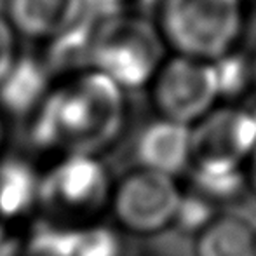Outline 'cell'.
Returning <instances> with one entry per match:
<instances>
[{
	"mask_svg": "<svg viewBox=\"0 0 256 256\" xmlns=\"http://www.w3.org/2000/svg\"><path fill=\"white\" fill-rule=\"evenodd\" d=\"M124 114V91L89 70L46 94L35 115L34 140L70 155H92L117 138Z\"/></svg>",
	"mask_w": 256,
	"mask_h": 256,
	"instance_id": "obj_1",
	"label": "cell"
},
{
	"mask_svg": "<svg viewBox=\"0 0 256 256\" xmlns=\"http://www.w3.org/2000/svg\"><path fill=\"white\" fill-rule=\"evenodd\" d=\"M166 42L158 28L138 14L100 18L89 42L91 70L126 91L152 82L164 63Z\"/></svg>",
	"mask_w": 256,
	"mask_h": 256,
	"instance_id": "obj_2",
	"label": "cell"
},
{
	"mask_svg": "<svg viewBox=\"0 0 256 256\" xmlns=\"http://www.w3.org/2000/svg\"><path fill=\"white\" fill-rule=\"evenodd\" d=\"M242 0H162L158 32L180 56L214 61L236 49Z\"/></svg>",
	"mask_w": 256,
	"mask_h": 256,
	"instance_id": "obj_3",
	"label": "cell"
},
{
	"mask_svg": "<svg viewBox=\"0 0 256 256\" xmlns=\"http://www.w3.org/2000/svg\"><path fill=\"white\" fill-rule=\"evenodd\" d=\"M152 96L160 118L192 128L220 100L212 63L180 54L164 60L152 78Z\"/></svg>",
	"mask_w": 256,
	"mask_h": 256,
	"instance_id": "obj_4",
	"label": "cell"
},
{
	"mask_svg": "<svg viewBox=\"0 0 256 256\" xmlns=\"http://www.w3.org/2000/svg\"><path fill=\"white\" fill-rule=\"evenodd\" d=\"M182 194L176 178L140 168L120 180L112 196V208L126 230L155 236L172 226Z\"/></svg>",
	"mask_w": 256,
	"mask_h": 256,
	"instance_id": "obj_5",
	"label": "cell"
},
{
	"mask_svg": "<svg viewBox=\"0 0 256 256\" xmlns=\"http://www.w3.org/2000/svg\"><path fill=\"white\" fill-rule=\"evenodd\" d=\"M254 145V114L240 106H214L190 128V168H244Z\"/></svg>",
	"mask_w": 256,
	"mask_h": 256,
	"instance_id": "obj_6",
	"label": "cell"
},
{
	"mask_svg": "<svg viewBox=\"0 0 256 256\" xmlns=\"http://www.w3.org/2000/svg\"><path fill=\"white\" fill-rule=\"evenodd\" d=\"M108 196L106 171L92 155H70L38 183L42 202L66 214H92L103 208Z\"/></svg>",
	"mask_w": 256,
	"mask_h": 256,
	"instance_id": "obj_7",
	"label": "cell"
},
{
	"mask_svg": "<svg viewBox=\"0 0 256 256\" xmlns=\"http://www.w3.org/2000/svg\"><path fill=\"white\" fill-rule=\"evenodd\" d=\"M88 12L86 0H9V23L32 38H58Z\"/></svg>",
	"mask_w": 256,
	"mask_h": 256,
	"instance_id": "obj_8",
	"label": "cell"
},
{
	"mask_svg": "<svg viewBox=\"0 0 256 256\" xmlns=\"http://www.w3.org/2000/svg\"><path fill=\"white\" fill-rule=\"evenodd\" d=\"M136 157L142 169L176 178L190 168V128L158 118L140 134Z\"/></svg>",
	"mask_w": 256,
	"mask_h": 256,
	"instance_id": "obj_9",
	"label": "cell"
},
{
	"mask_svg": "<svg viewBox=\"0 0 256 256\" xmlns=\"http://www.w3.org/2000/svg\"><path fill=\"white\" fill-rule=\"evenodd\" d=\"M194 256H256V230L240 216L218 212L194 237Z\"/></svg>",
	"mask_w": 256,
	"mask_h": 256,
	"instance_id": "obj_10",
	"label": "cell"
},
{
	"mask_svg": "<svg viewBox=\"0 0 256 256\" xmlns=\"http://www.w3.org/2000/svg\"><path fill=\"white\" fill-rule=\"evenodd\" d=\"M38 197V182L24 162L0 164V214L16 216L26 211Z\"/></svg>",
	"mask_w": 256,
	"mask_h": 256,
	"instance_id": "obj_11",
	"label": "cell"
},
{
	"mask_svg": "<svg viewBox=\"0 0 256 256\" xmlns=\"http://www.w3.org/2000/svg\"><path fill=\"white\" fill-rule=\"evenodd\" d=\"M211 63L216 74L220 98L236 100L256 88L251 54L232 49Z\"/></svg>",
	"mask_w": 256,
	"mask_h": 256,
	"instance_id": "obj_12",
	"label": "cell"
},
{
	"mask_svg": "<svg viewBox=\"0 0 256 256\" xmlns=\"http://www.w3.org/2000/svg\"><path fill=\"white\" fill-rule=\"evenodd\" d=\"M194 192L211 204L234 200L248 188L244 168L192 169Z\"/></svg>",
	"mask_w": 256,
	"mask_h": 256,
	"instance_id": "obj_13",
	"label": "cell"
},
{
	"mask_svg": "<svg viewBox=\"0 0 256 256\" xmlns=\"http://www.w3.org/2000/svg\"><path fill=\"white\" fill-rule=\"evenodd\" d=\"M216 214H218V209L214 204L206 200L204 197L197 196L196 192H183L178 209H176L172 226L182 230L183 234H190L196 237Z\"/></svg>",
	"mask_w": 256,
	"mask_h": 256,
	"instance_id": "obj_14",
	"label": "cell"
},
{
	"mask_svg": "<svg viewBox=\"0 0 256 256\" xmlns=\"http://www.w3.org/2000/svg\"><path fill=\"white\" fill-rule=\"evenodd\" d=\"M78 232H66L46 226L35 232L28 244L26 256H74Z\"/></svg>",
	"mask_w": 256,
	"mask_h": 256,
	"instance_id": "obj_15",
	"label": "cell"
},
{
	"mask_svg": "<svg viewBox=\"0 0 256 256\" xmlns=\"http://www.w3.org/2000/svg\"><path fill=\"white\" fill-rule=\"evenodd\" d=\"M74 256H120V240L112 230L106 228L78 232Z\"/></svg>",
	"mask_w": 256,
	"mask_h": 256,
	"instance_id": "obj_16",
	"label": "cell"
},
{
	"mask_svg": "<svg viewBox=\"0 0 256 256\" xmlns=\"http://www.w3.org/2000/svg\"><path fill=\"white\" fill-rule=\"evenodd\" d=\"M16 61V34L9 20L0 16V82L7 77Z\"/></svg>",
	"mask_w": 256,
	"mask_h": 256,
	"instance_id": "obj_17",
	"label": "cell"
},
{
	"mask_svg": "<svg viewBox=\"0 0 256 256\" xmlns=\"http://www.w3.org/2000/svg\"><path fill=\"white\" fill-rule=\"evenodd\" d=\"M88 7H92L98 12H102V18L114 16V14H122L128 7L140 4L143 0H86Z\"/></svg>",
	"mask_w": 256,
	"mask_h": 256,
	"instance_id": "obj_18",
	"label": "cell"
},
{
	"mask_svg": "<svg viewBox=\"0 0 256 256\" xmlns=\"http://www.w3.org/2000/svg\"><path fill=\"white\" fill-rule=\"evenodd\" d=\"M244 176H246L248 190H251L256 196V145L244 162Z\"/></svg>",
	"mask_w": 256,
	"mask_h": 256,
	"instance_id": "obj_19",
	"label": "cell"
},
{
	"mask_svg": "<svg viewBox=\"0 0 256 256\" xmlns=\"http://www.w3.org/2000/svg\"><path fill=\"white\" fill-rule=\"evenodd\" d=\"M253 56V70H254V86H256V51L251 54Z\"/></svg>",
	"mask_w": 256,
	"mask_h": 256,
	"instance_id": "obj_20",
	"label": "cell"
},
{
	"mask_svg": "<svg viewBox=\"0 0 256 256\" xmlns=\"http://www.w3.org/2000/svg\"><path fill=\"white\" fill-rule=\"evenodd\" d=\"M0 140H2V124H0Z\"/></svg>",
	"mask_w": 256,
	"mask_h": 256,
	"instance_id": "obj_21",
	"label": "cell"
}]
</instances>
